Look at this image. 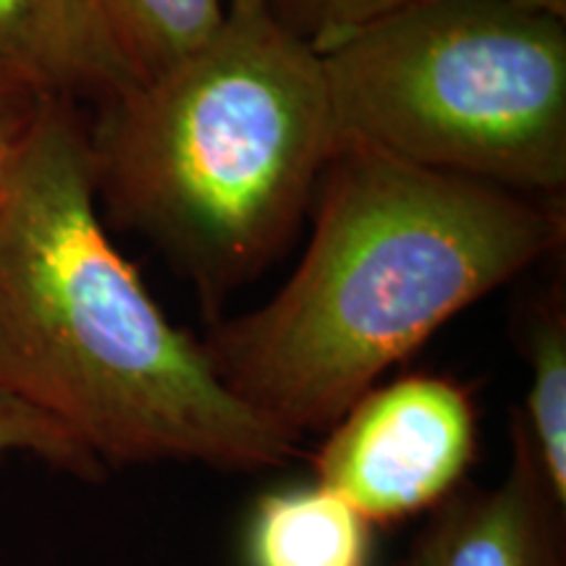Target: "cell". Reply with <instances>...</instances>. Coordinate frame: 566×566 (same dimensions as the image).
<instances>
[{"mask_svg":"<svg viewBox=\"0 0 566 566\" xmlns=\"http://www.w3.org/2000/svg\"><path fill=\"white\" fill-rule=\"evenodd\" d=\"M0 388L108 467L289 464L294 438L239 401L111 242L76 103L32 113L0 192Z\"/></svg>","mask_w":566,"mask_h":566,"instance_id":"1","label":"cell"},{"mask_svg":"<svg viewBox=\"0 0 566 566\" xmlns=\"http://www.w3.org/2000/svg\"><path fill=\"white\" fill-rule=\"evenodd\" d=\"M307 252L271 300L202 338L283 436L331 430L451 317L562 244L564 208L367 150L336 153Z\"/></svg>","mask_w":566,"mask_h":566,"instance_id":"2","label":"cell"},{"mask_svg":"<svg viewBox=\"0 0 566 566\" xmlns=\"http://www.w3.org/2000/svg\"><path fill=\"white\" fill-rule=\"evenodd\" d=\"M97 108V202L195 283L208 315L292 242L334 158L321 53L268 0H231L189 59Z\"/></svg>","mask_w":566,"mask_h":566,"instance_id":"3","label":"cell"},{"mask_svg":"<svg viewBox=\"0 0 566 566\" xmlns=\"http://www.w3.org/2000/svg\"><path fill=\"white\" fill-rule=\"evenodd\" d=\"M334 155L367 150L530 197L566 187V27L422 0L321 53Z\"/></svg>","mask_w":566,"mask_h":566,"instance_id":"4","label":"cell"},{"mask_svg":"<svg viewBox=\"0 0 566 566\" xmlns=\"http://www.w3.org/2000/svg\"><path fill=\"white\" fill-rule=\"evenodd\" d=\"M478 449V409L451 378L407 375L370 388L313 457L317 483L367 525L428 512L462 483Z\"/></svg>","mask_w":566,"mask_h":566,"instance_id":"5","label":"cell"},{"mask_svg":"<svg viewBox=\"0 0 566 566\" xmlns=\"http://www.w3.org/2000/svg\"><path fill=\"white\" fill-rule=\"evenodd\" d=\"M564 512L516 412L506 478L457 488L399 566H564Z\"/></svg>","mask_w":566,"mask_h":566,"instance_id":"6","label":"cell"},{"mask_svg":"<svg viewBox=\"0 0 566 566\" xmlns=\"http://www.w3.org/2000/svg\"><path fill=\"white\" fill-rule=\"evenodd\" d=\"M101 48L87 0H0V116L45 103H101Z\"/></svg>","mask_w":566,"mask_h":566,"instance_id":"7","label":"cell"},{"mask_svg":"<svg viewBox=\"0 0 566 566\" xmlns=\"http://www.w3.org/2000/svg\"><path fill=\"white\" fill-rule=\"evenodd\" d=\"M87 9L105 76L101 103L160 80L202 48L226 17L221 0H87Z\"/></svg>","mask_w":566,"mask_h":566,"instance_id":"8","label":"cell"},{"mask_svg":"<svg viewBox=\"0 0 566 566\" xmlns=\"http://www.w3.org/2000/svg\"><path fill=\"white\" fill-rule=\"evenodd\" d=\"M370 525L321 483L268 493L254 506L250 566H367Z\"/></svg>","mask_w":566,"mask_h":566,"instance_id":"9","label":"cell"},{"mask_svg":"<svg viewBox=\"0 0 566 566\" xmlns=\"http://www.w3.org/2000/svg\"><path fill=\"white\" fill-rule=\"evenodd\" d=\"M530 365L527 409L522 415L556 501L566 506V310L562 294L533 304L522 323Z\"/></svg>","mask_w":566,"mask_h":566,"instance_id":"10","label":"cell"},{"mask_svg":"<svg viewBox=\"0 0 566 566\" xmlns=\"http://www.w3.org/2000/svg\"><path fill=\"white\" fill-rule=\"evenodd\" d=\"M34 457L82 480H103L105 467L48 415L0 388V459Z\"/></svg>","mask_w":566,"mask_h":566,"instance_id":"11","label":"cell"},{"mask_svg":"<svg viewBox=\"0 0 566 566\" xmlns=\"http://www.w3.org/2000/svg\"><path fill=\"white\" fill-rule=\"evenodd\" d=\"M415 3L422 0H292L289 21L323 53L349 34Z\"/></svg>","mask_w":566,"mask_h":566,"instance_id":"12","label":"cell"},{"mask_svg":"<svg viewBox=\"0 0 566 566\" xmlns=\"http://www.w3.org/2000/svg\"><path fill=\"white\" fill-rule=\"evenodd\" d=\"M30 118H3L0 116V192H3V181H6V174H9L13 150H17L21 132H24V126Z\"/></svg>","mask_w":566,"mask_h":566,"instance_id":"13","label":"cell"},{"mask_svg":"<svg viewBox=\"0 0 566 566\" xmlns=\"http://www.w3.org/2000/svg\"><path fill=\"white\" fill-rule=\"evenodd\" d=\"M504 3H512L522 11H533V13H543V17H554V19H566V0H504Z\"/></svg>","mask_w":566,"mask_h":566,"instance_id":"14","label":"cell"},{"mask_svg":"<svg viewBox=\"0 0 566 566\" xmlns=\"http://www.w3.org/2000/svg\"><path fill=\"white\" fill-rule=\"evenodd\" d=\"M268 3H271V6H273V9H275V11H279V13H281V17L289 21V11H292V0H268Z\"/></svg>","mask_w":566,"mask_h":566,"instance_id":"15","label":"cell"}]
</instances>
